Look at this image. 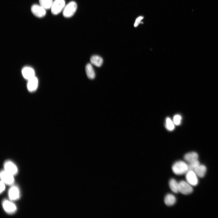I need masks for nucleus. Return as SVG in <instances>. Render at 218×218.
I'll return each instance as SVG.
<instances>
[{"label": "nucleus", "instance_id": "f257e3e1", "mask_svg": "<svg viewBox=\"0 0 218 218\" xmlns=\"http://www.w3.org/2000/svg\"><path fill=\"white\" fill-rule=\"evenodd\" d=\"M172 168L175 174L177 175H182L187 172L188 165L183 161H179L173 164Z\"/></svg>", "mask_w": 218, "mask_h": 218}, {"label": "nucleus", "instance_id": "f03ea898", "mask_svg": "<svg viewBox=\"0 0 218 218\" xmlns=\"http://www.w3.org/2000/svg\"><path fill=\"white\" fill-rule=\"evenodd\" d=\"M77 9V4L74 1L70 2L65 6L63 10V15L66 18L70 17L73 16Z\"/></svg>", "mask_w": 218, "mask_h": 218}, {"label": "nucleus", "instance_id": "7ed1b4c3", "mask_svg": "<svg viewBox=\"0 0 218 218\" xmlns=\"http://www.w3.org/2000/svg\"><path fill=\"white\" fill-rule=\"evenodd\" d=\"M65 7V0H55L51 8L52 13L55 15L60 13Z\"/></svg>", "mask_w": 218, "mask_h": 218}, {"label": "nucleus", "instance_id": "20e7f679", "mask_svg": "<svg viewBox=\"0 0 218 218\" xmlns=\"http://www.w3.org/2000/svg\"><path fill=\"white\" fill-rule=\"evenodd\" d=\"M179 192L182 194L187 195L190 194L193 191L192 186L187 182L182 181L179 183Z\"/></svg>", "mask_w": 218, "mask_h": 218}, {"label": "nucleus", "instance_id": "39448f33", "mask_svg": "<svg viewBox=\"0 0 218 218\" xmlns=\"http://www.w3.org/2000/svg\"><path fill=\"white\" fill-rule=\"evenodd\" d=\"M4 170L15 176L18 173V169L16 165L11 161H6L4 165Z\"/></svg>", "mask_w": 218, "mask_h": 218}, {"label": "nucleus", "instance_id": "423d86ee", "mask_svg": "<svg viewBox=\"0 0 218 218\" xmlns=\"http://www.w3.org/2000/svg\"><path fill=\"white\" fill-rule=\"evenodd\" d=\"M198 176L194 171H188L186 175V179L187 182L193 186H196L199 183Z\"/></svg>", "mask_w": 218, "mask_h": 218}, {"label": "nucleus", "instance_id": "0eeeda50", "mask_svg": "<svg viewBox=\"0 0 218 218\" xmlns=\"http://www.w3.org/2000/svg\"><path fill=\"white\" fill-rule=\"evenodd\" d=\"M14 176L7 172L4 170L2 171L1 173V181L6 185H12L14 182Z\"/></svg>", "mask_w": 218, "mask_h": 218}, {"label": "nucleus", "instance_id": "6e6552de", "mask_svg": "<svg viewBox=\"0 0 218 218\" xmlns=\"http://www.w3.org/2000/svg\"><path fill=\"white\" fill-rule=\"evenodd\" d=\"M32 13L36 17L42 18L46 15V10L40 5L34 4L31 8Z\"/></svg>", "mask_w": 218, "mask_h": 218}, {"label": "nucleus", "instance_id": "1a4fd4ad", "mask_svg": "<svg viewBox=\"0 0 218 218\" xmlns=\"http://www.w3.org/2000/svg\"><path fill=\"white\" fill-rule=\"evenodd\" d=\"M3 208L6 212L11 214L15 213L17 210L16 206L12 202L8 200H4L3 203Z\"/></svg>", "mask_w": 218, "mask_h": 218}, {"label": "nucleus", "instance_id": "9d476101", "mask_svg": "<svg viewBox=\"0 0 218 218\" xmlns=\"http://www.w3.org/2000/svg\"><path fill=\"white\" fill-rule=\"evenodd\" d=\"M8 196L9 199L12 201L18 199L20 196V191L18 187L15 186H12L9 191Z\"/></svg>", "mask_w": 218, "mask_h": 218}, {"label": "nucleus", "instance_id": "9b49d317", "mask_svg": "<svg viewBox=\"0 0 218 218\" xmlns=\"http://www.w3.org/2000/svg\"><path fill=\"white\" fill-rule=\"evenodd\" d=\"M22 74L24 78L28 80L35 76V71L32 68L27 66L22 70Z\"/></svg>", "mask_w": 218, "mask_h": 218}, {"label": "nucleus", "instance_id": "f8f14e48", "mask_svg": "<svg viewBox=\"0 0 218 218\" xmlns=\"http://www.w3.org/2000/svg\"><path fill=\"white\" fill-rule=\"evenodd\" d=\"M38 85V79L35 77L28 80L27 87L28 90L30 92L35 91L37 89Z\"/></svg>", "mask_w": 218, "mask_h": 218}, {"label": "nucleus", "instance_id": "ddd939ff", "mask_svg": "<svg viewBox=\"0 0 218 218\" xmlns=\"http://www.w3.org/2000/svg\"><path fill=\"white\" fill-rule=\"evenodd\" d=\"M176 202V197L171 194H168L164 198V203L167 206H170L173 205Z\"/></svg>", "mask_w": 218, "mask_h": 218}, {"label": "nucleus", "instance_id": "4468645a", "mask_svg": "<svg viewBox=\"0 0 218 218\" xmlns=\"http://www.w3.org/2000/svg\"><path fill=\"white\" fill-rule=\"evenodd\" d=\"M198 154L195 152L188 153L185 154L184 157L185 160L189 163L198 160Z\"/></svg>", "mask_w": 218, "mask_h": 218}, {"label": "nucleus", "instance_id": "2eb2a0df", "mask_svg": "<svg viewBox=\"0 0 218 218\" xmlns=\"http://www.w3.org/2000/svg\"><path fill=\"white\" fill-rule=\"evenodd\" d=\"M207 171L206 167L204 165H200L194 170L198 176L200 178H203L205 175Z\"/></svg>", "mask_w": 218, "mask_h": 218}, {"label": "nucleus", "instance_id": "dca6fc26", "mask_svg": "<svg viewBox=\"0 0 218 218\" xmlns=\"http://www.w3.org/2000/svg\"><path fill=\"white\" fill-rule=\"evenodd\" d=\"M91 63L94 65L98 67H101L103 62L102 58L98 56L94 55L92 56L90 58Z\"/></svg>", "mask_w": 218, "mask_h": 218}, {"label": "nucleus", "instance_id": "f3484780", "mask_svg": "<svg viewBox=\"0 0 218 218\" xmlns=\"http://www.w3.org/2000/svg\"><path fill=\"white\" fill-rule=\"evenodd\" d=\"M86 74L88 77L90 79L92 80L95 77V72L94 69L92 65L90 64H88L86 67Z\"/></svg>", "mask_w": 218, "mask_h": 218}, {"label": "nucleus", "instance_id": "a211bd4d", "mask_svg": "<svg viewBox=\"0 0 218 218\" xmlns=\"http://www.w3.org/2000/svg\"><path fill=\"white\" fill-rule=\"evenodd\" d=\"M170 188L174 193H177L179 192V183L174 179H171L169 182Z\"/></svg>", "mask_w": 218, "mask_h": 218}, {"label": "nucleus", "instance_id": "6ab92c4d", "mask_svg": "<svg viewBox=\"0 0 218 218\" xmlns=\"http://www.w3.org/2000/svg\"><path fill=\"white\" fill-rule=\"evenodd\" d=\"M54 2L53 0H39L40 5L45 10L51 9Z\"/></svg>", "mask_w": 218, "mask_h": 218}, {"label": "nucleus", "instance_id": "aec40b11", "mask_svg": "<svg viewBox=\"0 0 218 218\" xmlns=\"http://www.w3.org/2000/svg\"><path fill=\"white\" fill-rule=\"evenodd\" d=\"M165 127L169 131H172L175 129V124L170 118L167 117L165 121Z\"/></svg>", "mask_w": 218, "mask_h": 218}, {"label": "nucleus", "instance_id": "412c9836", "mask_svg": "<svg viewBox=\"0 0 218 218\" xmlns=\"http://www.w3.org/2000/svg\"><path fill=\"white\" fill-rule=\"evenodd\" d=\"M200 165V162L198 160L189 163L188 164V171H194L195 169Z\"/></svg>", "mask_w": 218, "mask_h": 218}, {"label": "nucleus", "instance_id": "4be33fe9", "mask_svg": "<svg viewBox=\"0 0 218 218\" xmlns=\"http://www.w3.org/2000/svg\"><path fill=\"white\" fill-rule=\"evenodd\" d=\"M182 120V117L180 115H176L174 117L173 122L175 125L179 126L181 124Z\"/></svg>", "mask_w": 218, "mask_h": 218}, {"label": "nucleus", "instance_id": "5701e85b", "mask_svg": "<svg viewBox=\"0 0 218 218\" xmlns=\"http://www.w3.org/2000/svg\"><path fill=\"white\" fill-rule=\"evenodd\" d=\"M6 184L2 181L1 182V193L3 192L5 189V185Z\"/></svg>", "mask_w": 218, "mask_h": 218}, {"label": "nucleus", "instance_id": "b1692460", "mask_svg": "<svg viewBox=\"0 0 218 218\" xmlns=\"http://www.w3.org/2000/svg\"><path fill=\"white\" fill-rule=\"evenodd\" d=\"M143 17H140L138 18L136 20L134 26L135 27H137L138 24H139V23L140 22V21L143 19Z\"/></svg>", "mask_w": 218, "mask_h": 218}]
</instances>
